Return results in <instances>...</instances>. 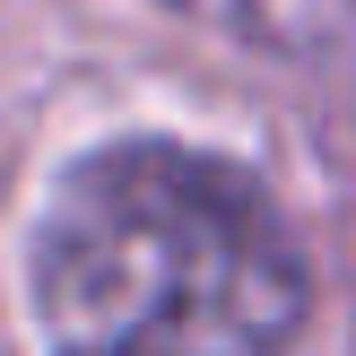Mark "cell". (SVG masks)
I'll use <instances>...</instances> for the list:
<instances>
[{
	"label": "cell",
	"instance_id": "cell-1",
	"mask_svg": "<svg viewBox=\"0 0 356 356\" xmlns=\"http://www.w3.org/2000/svg\"><path fill=\"white\" fill-rule=\"evenodd\" d=\"M35 313L44 356H296L305 261L243 165L122 139L44 200Z\"/></svg>",
	"mask_w": 356,
	"mask_h": 356
},
{
	"label": "cell",
	"instance_id": "cell-2",
	"mask_svg": "<svg viewBox=\"0 0 356 356\" xmlns=\"http://www.w3.org/2000/svg\"><path fill=\"white\" fill-rule=\"evenodd\" d=\"M165 9L200 17L235 44H261V52H322L356 26V0H165Z\"/></svg>",
	"mask_w": 356,
	"mask_h": 356
}]
</instances>
